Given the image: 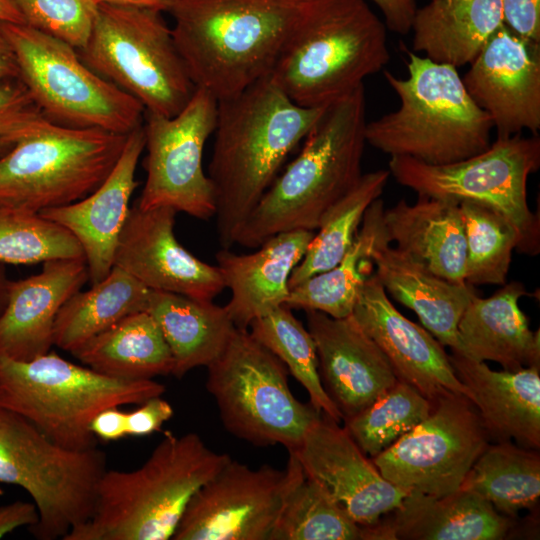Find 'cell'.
Segmentation results:
<instances>
[{"mask_svg": "<svg viewBox=\"0 0 540 540\" xmlns=\"http://www.w3.org/2000/svg\"><path fill=\"white\" fill-rule=\"evenodd\" d=\"M340 422L321 414L290 453L360 526H371L410 492L387 481Z\"/></svg>", "mask_w": 540, "mask_h": 540, "instance_id": "d6986e66", "label": "cell"}, {"mask_svg": "<svg viewBox=\"0 0 540 540\" xmlns=\"http://www.w3.org/2000/svg\"><path fill=\"white\" fill-rule=\"evenodd\" d=\"M0 22L24 24L21 14L9 0H0Z\"/></svg>", "mask_w": 540, "mask_h": 540, "instance_id": "816d5d0a", "label": "cell"}, {"mask_svg": "<svg viewBox=\"0 0 540 540\" xmlns=\"http://www.w3.org/2000/svg\"><path fill=\"white\" fill-rule=\"evenodd\" d=\"M474 102L488 114L498 138L536 135L540 129V43L504 24L462 77Z\"/></svg>", "mask_w": 540, "mask_h": 540, "instance_id": "ac0fdd59", "label": "cell"}, {"mask_svg": "<svg viewBox=\"0 0 540 540\" xmlns=\"http://www.w3.org/2000/svg\"><path fill=\"white\" fill-rule=\"evenodd\" d=\"M19 79L15 54L0 27V83Z\"/></svg>", "mask_w": 540, "mask_h": 540, "instance_id": "681fc988", "label": "cell"}, {"mask_svg": "<svg viewBox=\"0 0 540 540\" xmlns=\"http://www.w3.org/2000/svg\"><path fill=\"white\" fill-rule=\"evenodd\" d=\"M45 120L19 79L0 83V157Z\"/></svg>", "mask_w": 540, "mask_h": 540, "instance_id": "7bdbcfd3", "label": "cell"}, {"mask_svg": "<svg viewBox=\"0 0 540 540\" xmlns=\"http://www.w3.org/2000/svg\"><path fill=\"white\" fill-rule=\"evenodd\" d=\"M491 440L540 447V367L495 371L458 352L449 354Z\"/></svg>", "mask_w": 540, "mask_h": 540, "instance_id": "484cf974", "label": "cell"}, {"mask_svg": "<svg viewBox=\"0 0 540 540\" xmlns=\"http://www.w3.org/2000/svg\"><path fill=\"white\" fill-rule=\"evenodd\" d=\"M145 147L143 124L127 135L122 153L104 182L74 203L48 208L39 214L67 229L80 243L91 285L113 268L119 235L130 210L139 158Z\"/></svg>", "mask_w": 540, "mask_h": 540, "instance_id": "7402d4cb", "label": "cell"}, {"mask_svg": "<svg viewBox=\"0 0 540 540\" xmlns=\"http://www.w3.org/2000/svg\"><path fill=\"white\" fill-rule=\"evenodd\" d=\"M370 1L380 9L389 30L400 35H406L410 32L412 20L417 10L416 0Z\"/></svg>", "mask_w": 540, "mask_h": 540, "instance_id": "bcb514c9", "label": "cell"}, {"mask_svg": "<svg viewBox=\"0 0 540 540\" xmlns=\"http://www.w3.org/2000/svg\"><path fill=\"white\" fill-rule=\"evenodd\" d=\"M305 473L294 454L277 469L231 458L188 502L173 540H270L292 489Z\"/></svg>", "mask_w": 540, "mask_h": 540, "instance_id": "9a60e30c", "label": "cell"}, {"mask_svg": "<svg viewBox=\"0 0 540 540\" xmlns=\"http://www.w3.org/2000/svg\"><path fill=\"white\" fill-rule=\"evenodd\" d=\"M502 22L516 35L540 43V0H501Z\"/></svg>", "mask_w": 540, "mask_h": 540, "instance_id": "ee69618b", "label": "cell"}, {"mask_svg": "<svg viewBox=\"0 0 540 540\" xmlns=\"http://www.w3.org/2000/svg\"><path fill=\"white\" fill-rule=\"evenodd\" d=\"M24 24L60 39L77 50L88 41L96 18L94 0H9Z\"/></svg>", "mask_w": 540, "mask_h": 540, "instance_id": "b9f144b4", "label": "cell"}, {"mask_svg": "<svg viewBox=\"0 0 540 540\" xmlns=\"http://www.w3.org/2000/svg\"><path fill=\"white\" fill-rule=\"evenodd\" d=\"M2 494H3V491L0 489V495H2Z\"/></svg>", "mask_w": 540, "mask_h": 540, "instance_id": "db71d44e", "label": "cell"}, {"mask_svg": "<svg viewBox=\"0 0 540 540\" xmlns=\"http://www.w3.org/2000/svg\"><path fill=\"white\" fill-rule=\"evenodd\" d=\"M364 85L328 105L241 227L236 243L257 248L289 231L317 230L359 182L366 144Z\"/></svg>", "mask_w": 540, "mask_h": 540, "instance_id": "3957f363", "label": "cell"}, {"mask_svg": "<svg viewBox=\"0 0 540 540\" xmlns=\"http://www.w3.org/2000/svg\"><path fill=\"white\" fill-rule=\"evenodd\" d=\"M383 201L376 199L365 212L356 238L332 268L315 274L290 289L285 305L291 309L316 310L334 318L352 314L360 290L373 274L372 253L388 238Z\"/></svg>", "mask_w": 540, "mask_h": 540, "instance_id": "1f68e13d", "label": "cell"}, {"mask_svg": "<svg viewBox=\"0 0 540 540\" xmlns=\"http://www.w3.org/2000/svg\"><path fill=\"white\" fill-rule=\"evenodd\" d=\"M173 414L172 406L161 396L149 398L132 412H127V436H146L158 432Z\"/></svg>", "mask_w": 540, "mask_h": 540, "instance_id": "f6af8a7d", "label": "cell"}, {"mask_svg": "<svg viewBox=\"0 0 540 540\" xmlns=\"http://www.w3.org/2000/svg\"><path fill=\"white\" fill-rule=\"evenodd\" d=\"M312 0H177L172 35L196 88L217 100L269 76Z\"/></svg>", "mask_w": 540, "mask_h": 540, "instance_id": "7a4b0ae2", "label": "cell"}, {"mask_svg": "<svg viewBox=\"0 0 540 540\" xmlns=\"http://www.w3.org/2000/svg\"><path fill=\"white\" fill-rule=\"evenodd\" d=\"M528 295L512 281L488 298L475 294L459 324L460 354L476 361H493L504 370L540 367L539 330L533 332L519 300Z\"/></svg>", "mask_w": 540, "mask_h": 540, "instance_id": "83f0119b", "label": "cell"}, {"mask_svg": "<svg viewBox=\"0 0 540 540\" xmlns=\"http://www.w3.org/2000/svg\"><path fill=\"white\" fill-rule=\"evenodd\" d=\"M419 196V195H418ZM390 243L434 274L466 283V239L459 201L419 196L384 210Z\"/></svg>", "mask_w": 540, "mask_h": 540, "instance_id": "f1b7e54d", "label": "cell"}, {"mask_svg": "<svg viewBox=\"0 0 540 540\" xmlns=\"http://www.w3.org/2000/svg\"><path fill=\"white\" fill-rule=\"evenodd\" d=\"M127 135L46 119L0 157V206L40 213L85 198L108 177Z\"/></svg>", "mask_w": 540, "mask_h": 540, "instance_id": "30bf717a", "label": "cell"}, {"mask_svg": "<svg viewBox=\"0 0 540 540\" xmlns=\"http://www.w3.org/2000/svg\"><path fill=\"white\" fill-rule=\"evenodd\" d=\"M206 368L205 386L223 426L252 445L280 444L292 451L322 414L292 394L286 366L248 329L237 327L221 355Z\"/></svg>", "mask_w": 540, "mask_h": 540, "instance_id": "7c38bea8", "label": "cell"}, {"mask_svg": "<svg viewBox=\"0 0 540 540\" xmlns=\"http://www.w3.org/2000/svg\"><path fill=\"white\" fill-rule=\"evenodd\" d=\"M19 80L56 124L127 135L143 124L141 103L93 71L70 44L26 24L0 22Z\"/></svg>", "mask_w": 540, "mask_h": 540, "instance_id": "8fae6325", "label": "cell"}, {"mask_svg": "<svg viewBox=\"0 0 540 540\" xmlns=\"http://www.w3.org/2000/svg\"><path fill=\"white\" fill-rule=\"evenodd\" d=\"M85 259L78 240L64 227L30 213L0 206V262L35 264Z\"/></svg>", "mask_w": 540, "mask_h": 540, "instance_id": "60d3db41", "label": "cell"}, {"mask_svg": "<svg viewBox=\"0 0 540 540\" xmlns=\"http://www.w3.org/2000/svg\"><path fill=\"white\" fill-rule=\"evenodd\" d=\"M466 239L465 282L503 285L521 237L517 228L496 209L470 200L459 201Z\"/></svg>", "mask_w": 540, "mask_h": 540, "instance_id": "74e56055", "label": "cell"}, {"mask_svg": "<svg viewBox=\"0 0 540 540\" xmlns=\"http://www.w3.org/2000/svg\"><path fill=\"white\" fill-rule=\"evenodd\" d=\"M217 105L211 93L196 88L174 116L144 113L146 180L136 202L140 208L166 206L201 220L215 216L214 190L202 158L216 126Z\"/></svg>", "mask_w": 540, "mask_h": 540, "instance_id": "5bb4252c", "label": "cell"}, {"mask_svg": "<svg viewBox=\"0 0 540 540\" xmlns=\"http://www.w3.org/2000/svg\"><path fill=\"white\" fill-rule=\"evenodd\" d=\"M88 279L83 258L49 260L38 274L11 280L0 316V355L29 361L48 353L59 310Z\"/></svg>", "mask_w": 540, "mask_h": 540, "instance_id": "cb8c5ba5", "label": "cell"}, {"mask_svg": "<svg viewBox=\"0 0 540 540\" xmlns=\"http://www.w3.org/2000/svg\"><path fill=\"white\" fill-rule=\"evenodd\" d=\"M270 540H362V528L322 483L305 475L287 496Z\"/></svg>", "mask_w": 540, "mask_h": 540, "instance_id": "f35d334b", "label": "cell"}, {"mask_svg": "<svg viewBox=\"0 0 540 540\" xmlns=\"http://www.w3.org/2000/svg\"><path fill=\"white\" fill-rule=\"evenodd\" d=\"M388 166L397 183L419 196L470 200L496 209L517 228L521 237L518 252L539 254V214L530 210L527 200L528 178L540 167L537 135L497 137L481 153L449 164L391 156Z\"/></svg>", "mask_w": 540, "mask_h": 540, "instance_id": "4fadbf2b", "label": "cell"}, {"mask_svg": "<svg viewBox=\"0 0 540 540\" xmlns=\"http://www.w3.org/2000/svg\"><path fill=\"white\" fill-rule=\"evenodd\" d=\"M433 403L398 380L366 408L344 420V428L362 452L373 458L420 424Z\"/></svg>", "mask_w": 540, "mask_h": 540, "instance_id": "ab89813d", "label": "cell"}, {"mask_svg": "<svg viewBox=\"0 0 540 540\" xmlns=\"http://www.w3.org/2000/svg\"><path fill=\"white\" fill-rule=\"evenodd\" d=\"M177 211L171 207L130 208L118 238L113 267L150 290L213 301L225 289L217 266L185 249L174 233Z\"/></svg>", "mask_w": 540, "mask_h": 540, "instance_id": "e0dca14e", "label": "cell"}, {"mask_svg": "<svg viewBox=\"0 0 540 540\" xmlns=\"http://www.w3.org/2000/svg\"><path fill=\"white\" fill-rule=\"evenodd\" d=\"M314 234L304 230L279 233L248 254L230 248L217 252L216 266L231 292L224 307L236 327L247 329L255 319L286 304L290 276Z\"/></svg>", "mask_w": 540, "mask_h": 540, "instance_id": "d4e9b609", "label": "cell"}, {"mask_svg": "<svg viewBox=\"0 0 540 540\" xmlns=\"http://www.w3.org/2000/svg\"><path fill=\"white\" fill-rule=\"evenodd\" d=\"M39 519L38 511L34 503L15 501L0 506V538L23 527L32 526Z\"/></svg>", "mask_w": 540, "mask_h": 540, "instance_id": "c3c4849f", "label": "cell"}, {"mask_svg": "<svg viewBox=\"0 0 540 540\" xmlns=\"http://www.w3.org/2000/svg\"><path fill=\"white\" fill-rule=\"evenodd\" d=\"M490 440L472 401L450 395L433 403L420 424L371 460L390 483L443 496L460 488Z\"/></svg>", "mask_w": 540, "mask_h": 540, "instance_id": "2e32d148", "label": "cell"}, {"mask_svg": "<svg viewBox=\"0 0 540 540\" xmlns=\"http://www.w3.org/2000/svg\"><path fill=\"white\" fill-rule=\"evenodd\" d=\"M501 24V0H430L414 14L412 49L457 69L475 60Z\"/></svg>", "mask_w": 540, "mask_h": 540, "instance_id": "f546056e", "label": "cell"}, {"mask_svg": "<svg viewBox=\"0 0 540 540\" xmlns=\"http://www.w3.org/2000/svg\"><path fill=\"white\" fill-rule=\"evenodd\" d=\"M374 275L386 292L413 310L442 345L460 353L458 324L476 294L472 285L444 279L415 261L388 239L372 253Z\"/></svg>", "mask_w": 540, "mask_h": 540, "instance_id": "4316f807", "label": "cell"}, {"mask_svg": "<svg viewBox=\"0 0 540 540\" xmlns=\"http://www.w3.org/2000/svg\"><path fill=\"white\" fill-rule=\"evenodd\" d=\"M146 311L170 349L177 378L215 361L237 328L224 306L172 292L150 290Z\"/></svg>", "mask_w": 540, "mask_h": 540, "instance_id": "4dcf8cb0", "label": "cell"}, {"mask_svg": "<svg viewBox=\"0 0 540 540\" xmlns=\"http://www.w3.org/2000/svg\"><path fill=\"white\" fill-rule=\"evenodd\" d=\"M106 470V454L97 447L64 448L0 407V482L20 486L33 499L39 519L28 528L36 539H63L85 523Z\"/></svg>", "mask_w": 540, "mask_h": 540, "instance_id": "ba28073f", "label": "cell"}, {"mask_svg": "<svg viewBox=\"0 0 540 540\" xmlns=\"http://www.w3.org/2000/svg\"><path fill=\"white\" fill-rule=\"evenodd\" d=\"M513 527V518L462 488L443 496L410 491L377 523L361 526L364 540H500Z\"/></svg>", "mask_w": 540, "mask_h": 540, "instance_id": "603a6c76", "label": "cell"}, {"mask_svg": "<svg viewBox=\"0 0 540 540\" xmlns=\"http://www.w3.org/2000/svg\"><path fill=\"white\" fill-rule=\"evenodd\" d=\"M208 166L222 248H231L251 211L327 106L294 103L269 75L217 100Z\"/></svg>", "mask_w": 540, "mask_h": 540, "instance_id": "6da1fadb", "label": "cell"}, {"mask_svg": "<svg viewBox=\"0 0 540 540\" xmlns=\"http://www.w3.org/2000/svg\"><path fill=\"white\" fill-rule=\"evenodd\" d=\"M407 78L384 71L399 107L367 122L366 143L391 156L442 165L486 150L493 124L456 68L406 51Z\"/></svg>", "mask_w": 540, "mask_h": 540, "instance_id": "5b68a950", "label": "cell"}, {"mask_svg": "<svg viewBox=\"0 0 540 540\" xmlns=\"http://www.w3.org/2000/svg\"><path fill=\"white\" fill-rule=\"evenodd\" d=\"M351 315L382 350L398 380L432 403L450 395L469 398L444 345L397 310L374 273L363 284Z\"/></svg>", "mask_w": 540, "mask_h": 540, "instance_id": "ffe728a7", "label": "cell"}, {"mask_svg": "<svg viewBox=\"0 0 540 540\" xmlns=\"http://www.w3.org/2000/svg\"><path fill=\"white\" fill-rule=\"evenodd\" d=\"M78 53L148 113L174 116L196 89L158 11L98 4L89 39Z\"/></svg>", "mask_w": 540, "mask_h": 540, "instance_id": "9c48e42d", "label": "cell"}, {"mask_svg": "<svg viewBox=\"0 0 540 540\" xmlns=\"http://www.w3.org/2000/svg\"><path fill=\"white\" fill-rule=\"evenodd\" d=\"M252 337L272 352L288 372L305 388L310 404L337 422L342 415L326 393L319 375L316 345L312 335L292 313L281 305L249 325Z\"/></svg>", "mask_w": 540, "mask_h": 540, "instance_id": "8d00e7d4", "label": "cell"}, {"mask_svg": "<svg viewBox=\"0 0 540 540\" xmlns=\"http://www.w3.org/2000/svg\"><path fill=\"white\" fill-rule=\"evenodd\" d=\"M390 59L387 27L365 0H312L270 74L297 105L328 106Z\"/></svg>", "mask_w": 540, "mask_h": 540, "instance_id": "8992f818", "label": "cell"}, {"mask_svg": "<svg viewBox=\"0 0 540 540\" xmlns=\"http://www.w3.org/2000/svg\"><path fill=\"white\" fill-rule=\"evenodd\" d=\"M97 4H110L116 6L133 7L140 9L154 10L158 12H169L177 0H94Z\"/></svg>", "mask_w": 540, "mask_h": 540, "instance_id": "f907efd6", "label": "cell"}, {"mask_svg": "<svg viewBox=\"0 0 540 540\" xmlns=\"http://www.w3.org/2000/svg\"><path fill=\"white\" fill-rule=\"evenodd\" d=\"M460 488L478 494L496 511L511 518L523 509H533L540 497L538 449L522 447L511 441L489 443Z\"/></svg>", "mask_w": 540, "mask_h": 540, "instance_id": "e575fe53", "label": "cell"}, {"mask_svg": "<svg viewBox=\"0 0 540 540\" xmlns=\"http://www.w3.org/2000/svg\"><path fill=\"white\" fill-rule=\"evenodd\" d=\"M153 379L110 377L53 351L29 361L0 355V407L26 418L54 443L71 450L97 447L93 418L109 407L161 396Z\"/></svg>", "mask_w": 540, "mask_h": 540, "instance_id": "52a82bcc", "label": "cell"}, {"mask_svg": "<svg viewBox=\"0 0 540 540\" xmlns=\"http://www.w3.org/2000/svg\"><path fill=\"white\" fill-rule=\"evenodd\" d=\"M72 355L95 371L120 379H153L171 374L173 368L170 349L147 311L122 318Z\"/></svg>", "mask_w": 540, "mask_h": 540, "instance_id": "d6a6232c", "label": "cell"}, {"mask_svg": "<svg viewBox=\"0 0 540 540\" xmlns=\"http://www.w3.org/2000/svg\"><path fill=\"white\" fill-rule=\"evenodd\" d=\"M305 312L322 385L343 421L398 381L382 350L352 315L334 318L316 310Z\"/></svg>", "mask_w": 540, "mask_h": 540, "instance_id": "44dd1931", "label": "cell"}, {"mask_svg": "<svg viewBox=\"0 0 540 540\" xmlns=\"http://www.w3.org/2000/svg\"><path fill=\"white\" fill-rule=\"evenodd\" d=\"M10 281L7 277L5 264L0 262V316L7 303Z\"/></svg>", "mask_w": 540, "mask_h": 540, "instance_id": "f5cc1de1", "label": "cell"}, {"mask_svg": "<svg viewBox=\"0 0 540 540\" xmlns=\"http://www.w3.org/2000/svg\"><path fill=\"white\" fill-rule=\"evenodd\" d=\"M229 460L194 432L167 431L141 467L106 470L91 517L63 540H168L195 492Z\"/></svg>", "mask_w": 540, "mask_h": 540, "instance_id": "277c9868", "label": "cell"}, {"mask_svg": "<svg viewBox=\"0 0 540 540\" xmlns=\"http://www.w3.org/2000/svg\"><path fill=\"white\" fill-rule=\"evenodd\" d=\"M90 429L102 441L120 440L127 436V412L116 406L106 408L93 418Z\"/></svg>", "mask_w": 540, "mask_h": 540, "instance_id": "7dc6e473", "label": "cell"}, {"mask_svg": "<svg viewBox=\"0 0 540 540\" xmlns=\"http://www.w3.org/2000/svg\"><path fill=\"white\" fill-rule=\"evenodd\" d=\"M389 176V170L383 169L363 174L357 185L329 210L290 276V289L329 270L343 258L356 238L365 212L381 196Z\"/></svg>", "mask_w": 540, "mask_h": 540, "instance_id": "d590c367", "label": "cell"}, {"mask_svg": "<svg viewBox=\"0 0 540 540\" xmlns=\"http://www.w3.org/2000/svg\"><path fill=\"white\" fill-rule=\"evenodd\" d=\"M150 289L118 267L91 288L73 294L59 310L54 345L73 354L122 318L148 307Z\"/></svg>", "mask_w": 540, "mask_h": 540, "instance_id": "836d02e7", "label": "cell"}]
</instances>
